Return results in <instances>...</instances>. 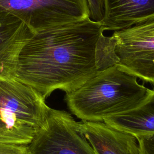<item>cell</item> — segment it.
<instances>
[{
	"label": "cell",
	"instance_id": "obj_1",
	"mask_svg": "<svg viewBox=\"0 0 154 154\" xmlns=\"http://www.w3.org/2000/svg\"><path fill=\"white\" fill-rule=\"evenodd\" d=\"M103 31L88 17L34 33L19 54L14 78L45 98L56 90L77 89L100 72L96 48Z\"/></svg>",
	"mask_w": 154,
	"mask_h": 154
},
{
	"label": "cell",
	"instance_id": "obj_2",
	"mask_svg": "<svg viewBox=\"0 0 154 154\" xmlns=\"http://www.w3.org/2000/svg\"><path fill=\"white\" fill-rule=\"evenodd\" d=\"M150 89L118 64L98 72L77 89L66 93L70 112L82 120L103 122L137 106Z\"/></svg>",
	"mask_w": 154,
	"mask_h": 154
},
{
	"label": "cell",
	"instance_id": "obj_3",
	"mask_svg": "<svg viewBox=\"0 0 154 154\" xmlns=\"http://www.w3.org/2000/svg\"><path fill=\"white\" fill-rule=\"evenodd\" d=\"M50 108L33 87L13 77H0V119L10 129L34 134Z\"/></svg>",
	"mask_w": 154,
	"mask_h": 154
},
{
	"label": "cell",
	"instance_id": "obj_4",
	"mask_svg": "<svg viewBox=\"0 0 154 154\" xmlns=\"http://www.w3.org/2000/svg\"><path fill=\"white\" fill-rule=\"evenodd\" d=\"M0 11L17 17L34 34L89 17L87 0H0Z\"/></svg>",
	"mask_w": 154,
	"mask_h": 154
},
{
	"label": "cell",
	"instance_id": "obj_5",
	"mask_svg": "<svg viewBox=\"0 0 154 154\" xmlns=\"http://www.w3.org/2000/svg\"><path fill=\"white\" fill-rule=\"evenodd\" d=\"M70 114L50 108L28 144L29 154H96Z\"/></svg>",
	"mask_w": 154,
	"mask_h": 154
},
{
	"label": "cell",
	"instance_id": "obj_6",
	"mask_svg": "<svg viewBox=\"0 0 154 154\" xmlns=\"http://www.w3.org/2000/svg\"><path fill=\"white\" fill-rule=\"evenodd\" d=\"M118 65L144 82L154 85V19L116 31Z\"/></svg>",
	"mask_w": 154,
	"mask_h": 154
},
{
	"label": "cell",
	"instance_id": "obj_7",
	"mask_svg": "<svg viewBox=\"0 0 154 154\" xmlns=\"http://www.w3.org/2000/svg\"><path fill=\"white\" fill-rule=\"evenodd\" d=\"M78 129L96 154H141L135 137L103 122H79Z\"/></svg>",
	"mask_w": 154,
	"mask_h": 154
},
{
	"label": "cell",
	"instance_id": "obj_8",
	"mask_svg": "<svg viewBox=\"0 0 154 154\" xmlns=\"http://www.w3.org/2000/svg\"><path fill=\"white\" fill-rule=\"evenodd\" d=\"M34 35L21 20L0 11V77H13L19 54Z\"/></svg>",
	"mask_w": 154,
	"mask_h": 154
},
{
	"label": "cell",
	"instance_id": "obj_9",
	"mask_svg": "<svg viewBox=\"0 0 154 154\" xmlns=\"http://www.w3.org/2000/svg\"><path fill=\"white\" fill-rule=\"evenodd\" d=\"M103 30L119 31L154 19V0H103Z\"/></svg>",
	"mask_w": 154,
	"mask_h": 154
},
{
	"label": "cell",
	"instance_id": "obj_10",
	"mask_svg": "<svg viewBox=\"0 0 154 154\" xmlns=\"http://www.w3.org/2000/svg\"><path fill=\"white\" fill-rule=\"evenodd\" d=\"M103 122L137 138L154 134V90L135 108L107 117Z\"/></svg>",
	"mask_w": 154,
	"mask_h": 154
},
{
	"label": "cell",
	"instance_id": "obj_11",
	"mask_svg": "<svg viewBox=\"0 0 154 154\" xmlns=\"http://www.w3.org/2000/svg\"><path fill=\"white\" fill-rule=\"evenodd\" d=\"M115 40L113 37H107L101 34L96 43V57L100 71L117 64L119 58L115 52Z\"/></svg>",
	"mask_w": 154,
	"mask_h": 154
},
{
	"label": "cell",
	"instance_id": "obj_12",
	"mask_svg": "<svg viewBox=\"0 0 154 154\" xmlns=\"http://www.w3.org/2000/svg\"><path fill=\"white\" fill-rule=\"evenodd\" d=\"M34 134L10 129L0 119V142L28 144Z\"/></svg>",
	"mask_w": 154,
	"mask_h": 154
},
{
	"label": "cell",
	"instance_id": "obj_13",
	"mask_svg": "<svg viewBox=\"0 0 154 154\" xmlns=\"http://www.w3.org/2000/svg\"><path fill=\"white\" fill-rule=\"evenodd\" d=\"M89 9V18L96 22H101L104 17L103 0H87Z\"/></svg>",
	"mask_w": 154,
	"mask_h": 154
},
{
	"label": "cell",
	"instance_id": "obj_14",
	"mask_svg": "<svg viewBox=\"0 0 154 154\" xmlns=\"http://www.w3.org/2000/svg\"><path fill=\"white\" fill-rule=\"evenodd\" d=\"M0 154H29L28 144L0 142Z\"/></svg>",
	"mask_w": 154,
	"mask_h": 154
},
{
	"label": "cell",
	"instance_id": "obj_15",
	"mask_svg": "<svg viewBox=\"0 0 154 154\" xmlns=\"http://www.w3.org/2000/svg\"><path fill=\"white\" fill-rule=\"evenodd\" d=\"M141 154H154V134L137 138Z\"/></svg>",
	"mask_w": 154,
	"mask_h": 154
}]
</instances>
